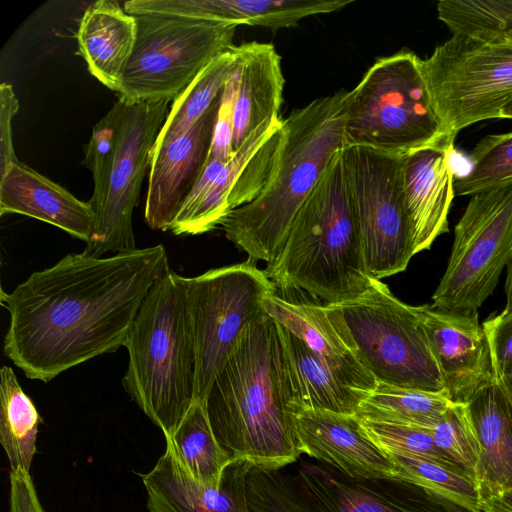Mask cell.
<instances>
[{
  "label": "cell",
  "instance_id": "cell-6",
  "mask_svg": "<svg viewBox=\"0 0 512 512\" xmlns=\"http://www.w3.org/2000/svg\"><path fill=\"white\" fill-rule=\"evenodd\" d=\"M422 71V59L401 50L378 58L348 91L343 146L404 157L439 148L454 150Z\"/></svg>",
  "mask_w": 512,
  "mask_h": 512
},
{
  "label": "cell",
  "instance_id": "cell-15",
  "mask_svg": "<svg viewBox=\"0 0 512 512\" xmlns=\"http://www.w3.org/2000/svg\"><path fill=\"white\" fill-rule=\"evenodd\" d=\"M283 119L267 121L222 163L193 215L173 234L198 235L220 226L233 210L258 197L271 175Z\"/></svg>",
  "mask_w": 512,
  "mask_h": 512
},
{
  "label": "cell",
  "instance_id": "cell-29",
  "mask_svg": "<svg viewBox=\"0 0 512 512\" xmlns=\"http://www.w3.org/2000/svg\"><path fill=\"white\" fill-rule=\"evenodd\" d=\"M0 443L12 472L30 473L41 417L10 366L0 370Z\"/></svg>",
  "mask_w": 512,
  "mask_h": 512
},
{
  "label": "cell",
  "instance_id": "cell-8",
  "mask_svg": "<svg viewBox=\"0 0 512 512\" xmlns=\"http://www.w3.org/2000/svg\"><path fill=\"white\" fill-rule=\"evenodd\" d=\"M433 106L455 140L512 102V31L453 33L422 59Z\"/></svg>",
  "mask_w": 512,
  "mask_h": 512
},
{
  "label": "cell",
  "instance_id": "cell-38",
  "mask_svg": "<svg viewBox=\"0 0 512 512\" xmlns=\"http://www.w3.org/2000/svg\"><path fill=\"white\" fill-rule=\"evenodd\" d=\"M118 117L119 103L116 102L94 126L87 145L83 163L92 172L93 191L101 189L110 169L116 149Z\"/></svg>",
  "mask_w": 512,
  "mask_h": 512
},
{
  "label": "cell",
  "instance_id": "cell-11",
  "mask_svg": "<svg viewBox=\"0 0 512 512\" xmlns=\"http://www.w3.org/2000/svg\"><path fill=\"white\" fill-rule=\"evenodd\" d=\"M185 288L196 352V400L204 402L240 334L267 315L263 302L277 289L250 259L185 277Z\"/></svg>",
  "mask_w": 512,
  "mask_h": 512
},
{
  "label": "cell",
  "instance_id": "cell-23",
  "mask_svg": "<svg viewBox=\"0 0 512 512\" xmlns=\"http://www.w3.org/2000/svg\"><path fill=\"white\" fill-rule=\"evenodd\" d=\"M10 213L46 222L86 243L94 234L89 202L19 161L0 177V215Z\"/></svg>",
  "mask_w": 512,
  "mask_h": 512
},
{
  "label": "cell",
  "instance_id": "cell-21",
  "mask_svg": "<svg viewBox=\"0 0 512 512\" xmlns=\"http://www.w3.org/2000/svg\"><path fill=\"white\" fill-rule=\"evenodd\" d=\"M450 149H423L403 157L402 193L414 253L431 247L449 231V211L455 197Z\"/></svg>",
  "mask_w": 512,
  "mask_h": 512
},
{
  "label": "cell",
  "instance_id": "cell-12",
  "mask_svg": "<svg viewBox=\"0 0 512 512\" xmlns=\"http://www.w3.org/2000/svg\"><path fill=\"white\" fill-rule=\"evenodd\" d=\"M364 260L377 280L406 270L415 255L402 193L403 157L360 146L341 148Z\"/></svg>",
  "mask_w": 512,
  "mask_h": 512
},
{
  "label": "cell",
  "instance_id": "cell-9",
  "mask_svg": "<svg viewBox=\"0 0 512 512\" xmlns=\"http://www.w3.org/2000/svg\"><path fill=\"white\" fill-rule=\"evenodd\" d=\"M333 305L377 382L447 395L420 306L402 302L377 279L356 298Z\"/></svg>",
  "mask_w": 512,
  "mask_h": 512
},
{
  "label": "cell",
  "instance_id": "cell-16",
  "mask_svg": "<svg viewBox=\"0 0 512 512\" xmlns=\"http://www.w3.org/2000/svg\"><path fill=\"white\" fill-rule=\"evenodd\" d=\"M423 324L449 399L469 403L495 384L488 339L478 311L460 313L420 306Z\"/></svg>",
  "mask_w": 512,
  "mask_h": 512
},
{
  "label": "cell",
  "instance_id": "cell-39",
  "mask_svg": "<svg viewBox=\"0 0 512 512\" xmlns=\"http://www.w3.org/2000/svg\"><path fill=\"white\" fill-rule=\"evenodd\" d=\"M18 108V99L12 85L3 82L0 85V177L10 165L18 162L12 139V120Z\"/></svg>",
  "mask_w": 512,
  "mask_h": 512
},
{
  "label": "cell",
  "instance_id": "cell-22",
  "mask_svg": "<svg viewBox=\"0 0 512 512\" xmlns=\"http://www.w3.org/2000/svg\"><path fill=\"white\" fill-rule=\"evenodd\" d=\"M275 322L279 382L288 410L355 415L364 398L346 386L302 340Z\"/></svg>",
  "mask_w": 512,
  "mask_h": 512
},
{
  "label": "cell",
  "instance_id": "cell-37",
  "mask_svg": "<svg viewBox=\"0 0 512 512\" xmlns=\"http://www.w3.org/2000/svg\"><path fill=\"white\" fill-rule=\"evenodd\" d=\"M482 326L488 339L495 384L512 407V310H502Z\"/></svg>",
  "mask_w": 512,
  "mask_h": 512
},
{
  "label": "cell",
  "instance_id": "cell-36",
  "mask_svg": "<svg viewBox=\"0 0 512 512\" xmlns=\"http://www.w3.org/2000/svg\"><path fill=\"white\" fill-rule=\"evenodd\" d=\"M359 420L365 433L383 450L412 453L462 468L437 447L425 429L392 422Z\"/></svg>",
  "mask_w": 512,
  "mask_h": 512
},
{
  "label": "cell",
  "instance_id": "cell-35",
  "mask_svg": "<svg viewBox=\"0 0 512 512\" xmlns=\"http://www.w3.org/2000/svg\"><path fill=\"white\" fill-rule=\"evenodd\" d=\"M436 9L452 34L512 31V0H440Z\"/></svg>",
  "mask_w": 512,
  "mask_h": 512
},
{
  "label": "cell",
  "instance_id": "cell-28",
  "mask_svg": "<svg viewBox=\"0 0 512 512\" xmlns=\"http://www.w3.org/2000/svg\"><path fill=\"white\" fill-rule=\"evenodd\" d=\"M166 440V448L198 483L217 486L234 458L219 444L204 402L196 400Z\"/></svg>",
  "mask_w": 512,
  "mask_h": 512
},
{
  "label": "cell",
  "instance_id": "cell-27",
  "mask_svg": "<svg viewBox=\"0 0 512 512\" xmlns=\"http://www.w3.org/2000/svg\"><path fill=\"white\" fill-rule=\"evenodd\" d=\"M467 404L481 446L475 474L480 501L512 487V411L496 384Z\"/></svg>",
  "mask_w": 512,
  "mask_h": 512
},
{
  "label": "cell",
  "instance_id": "cell-3",
  "mask_svg": "<svg viewBox=\"0 0 512 512\" xmlns=\"http://www.w3.org/2000/svg\"><path fill=\"white\" fill-rule=\"evenodd\" d=\"M348 91L317 98L283 119L264 189L222 221L225 236L248 259L267 263L282 247L300 207L343 147Z\"/></svg>",
  "mask_w": 512,
  "mask_h": 512
},
{
  "label": "cell",
  "instance_id": "cell-44",
  "mask_svg": "<svg viewBox=\"0 0 512 512\" xmlns=\"http://www.w3.org/2000/svg\"><path fill=\"white\" fill-rule=\"evenodd\" d=\"M509 405H510V404H509ZM510 408H511V411H512V407H511V406H510Z\"/></svg>",
  "mask_w": 512,
  "mask_h": 512
},
{
  "label": "cell",
  "instance_id": "cell-18",
  "mask_svg": "<svg viewBox=\"0 0 512 512\" xmlns=\"http://www.w3.org/2000/svg\"><path fill=\"white\" fill-rule=\"evenodd\" d=\"M220 96L182 135L154 148L144 218L153 230L168 231L209 157Z\"/></svg>",
  "mask_w": 512,
  "mask_h": 512
},
{
  "label": "cell",
  "instance_id": "cell-13",
  "mask_svg": "<svg viewBox=\"0 0 512 512\" xmlns=\"http://www.w3.org/2000/svg\"><path fill=\"white\" fill-rule=\"evenodd\" d=\"M512 257V185L471 196L454 229L446 270L432 296L438 310L477 312Z\"/></svg>",
  "mask_w": 512,
  "mask_h": 512
},
{
  "label": "cell",
  "instance_id": "cell-42",
  "mask_svg": "<svg viewBox=\"0 0 512 512\" xmlns=\"http://www.w3.org/2000/svg\"><path fill=\"white\" fill-rule=\"evenodd\" d=\"M505 297L506 304L503 310H512V257L506 267Z\"/></svg>",
  "mask_w": 512,
  "mask_h": 512
},
{
  "label": "cell",
  "instance_id": "cell-43",
  "mask_svg": "<svg viewBox=\"0 0 512 512\" xmlns=\"http://www.w3.org/2000/svg\"><path fill=\"white\" fill-rule=\"evenodd\" d=\"M501 119L512 120V102L503 110Z\"/></svg>",
  "mask_w": 512,
  "mask_h": 512
},
{
  "label": "cell",
  "instance_id": "cell-4",
  "mask_svg": "<svg viewBox=\"0 0 512 512\" xmlns=\"http://www.w3.org/2000/svg\"><path fill=\"white\" fill-rule=\"evenodd\" d=\"M264 272L277 292L305 291L332 305L356 298L374 281L364 260L341 149L305 199Z\"/></svg>",
  "mask_w": 512,
  "mask_h": 512
},
{
  "label": "cell",
  "instance_id": "cell-10",
  "mask_svg": "<svg viewBox=\"0 0 512 512\" xmlns=\"http://www.w3.org/2000/svg\"><path fill=\"white\" fill-rule=\"evenodd\" d=\"M137 37L119 100H174L214 58L230 49L238 25L168 15H138Z\"/></svg>",
  "mask_w": 512,
  "mask_h": 512
},
{
  "label": "cell",
  "instance_id": "cell-7",
  "mask_svg": "<svg viewBox=\"0 0 512 512\" xmlns=\"http://www.w3.org/2000/svg\"><path fill=\"white\" fill-rule=\"evenodd\" d=\"M246 492L249 512H477L411 482L351 478L311 463L294 473L251 465Z\"/></svg>",
  "mask_w": 512,
  "mask_h": 512
},
{
  "label": "cell",
  "instance_id": "cell-31",
  "mask_svg": "<svg viewBox=\"0 0 512 512\" xmlns=\"http://www.w3.org/2000/svg\"><path fill=\"white\" fill-rule=\"evenodd\" d=\"M238 60L237 46L214 58L189 86L173 100L158 134L155 148L190 129L220 96Z\"/></svg>",
  "mask_w": 512,
  "mask_h": 512
},
{
  "label": "cell",
  "instance_id": "cell-41",
  "mask_svg": "<svg viewBox=\"0 0 512 512\" xmlns=\"http://www.w3.org/2000/svg\"><path fill=\"white\" fill-rule=\"evenodd\" d=\"M482 512H512V487L480 500Z\"/></svg>",
  "mask_w": 512,
  "mask_h": 512
},
{
  "label": "cell",
  "instance_id": "cell-33",
  "mask_svg": "<svg viewBox=\"0 0 512 512\" xmlns=\"http://www.w3.org/2000/svg\"><path fill=\"white\" fill-rule=\"evenodd\" d=\"M469 171L454 182L455 196H473L512 185V131L490 134L471 151Z\"/></svg>",
  "mask_w": 512,
  "mask_h": 512
},
{
  "label": "cell",
  "instance_id": "cell-1",
  "mask_svg": "<svg viewBox=\"0 0 512 512\" xmlns=\"http://www.w3.org/2000/svg\"><path fill=\"white\" fill-rule=\"evenodd\" d=\"M161 244L93 257L70 253L32 273L11 293L3 351L32 380L62 372L124 346L154 283L169 270Z\"/></svg>",
  "mask_w": 512,
  "mask_h": 512
},
{
  "label": "cell",
  "instance_id": "cell-32",
  "mask_svg": "<svg viewBox=\"0 0 512 512\" xmlns=\"http://www.w3.org/2000/svg\"><path fill=\"white\" fill-rule=\"evenodd\" d=\"M384 451L398 466L399 480L420 485L482 512L475 478L466 470L412 453Z\"/></svg>",
  "mask_w": 512,
  "mask_h": 512
},
{
  "label": "cell",
  "instance_id": "cell-19",
  "mask_svg": "<svg viewBox=\"0 0 512 512\" xmlns=\"http://www.w3.org/2000/svg\"><path fill=\"white\" fill-rule=\"evenodd\" d=\"M292 415L303 453L351 478L399 480L398 466L365 433L356 415L327 410Z\"/></svg>",
  "mask_w": 512,
  "mask_h": 512
},
{
  "label": "cell",
  "instance_id": "cell-2",
  "mask_svg": "<svg viewBox=\"0 0 512 512\" xmlns=\"http://www.w3.org/2000/svg\"><path fill=\"white\" fill-rule=\"evenodd\" d=\"M276 322L249 324L204 400L219 444L234 458L276 470L303 453L279 382Z\"/></svg>",
  "mask_w": 512,
  "mask_h": 512
},
{
  "label": "cell",
  "instance_id": "cell-25",
  "mask_svg": "<svg viewBox=\"0 0 512 512\" xmlns=\"http://www.w3.org/2000/svg\"><path fill=\"white\" fill-rule=\"evenodd\" d=\"M353 0H149L144 11L189 19L259 26L273 31L309 16L338 11Z\"/></svg>",
  "mask_w": 512,
  "mask_h": 512
},
{
  "label": "cell",
  "instance_id": "cell-34",
  "mask_svg": "<svg viewBox=\"0 0 512 512\" xmlns=\"http://www.w3.org/2000/svg\"><path fill=\"white\" fill-rule=\"evenodd\" d=\"M428 432L444 454L475 478L481 446L468 404L454 403Z\"/></svg>",
  "mask_w": 512,
  "mask_h": 512
},
{
  "label": "cell",
  "instance_id": "cell-14",
  "mask_svg": "<svg viewBox=\"0 0 512 512\" xmlns=\"http://www.w3.org/2000/svg\"><path fill=\"white\" fill-rule=\"evenodd\" d=\"M117 102L115 154L103 186L88 201L94 213V234L83 252L93 257L136 249L132 213L168 114V100Z\"/></svg>",
  "mask_w": 512,
  "mask_h": 512
},
{
  "label": "cell",
  "instance_id": "cell-5",
  "mask_svg": "<svg viewBox=\"0 0 512 512\" xmlns=\"http://www.w3.org/2000/svg\"><path fill=\"white\" fill-rule=\"evenodd\" d=\"M124 347V390L170 438L196 401V352L185 277L167 270L151 287Z\"/></svg>",
  "mask_w": 512,
  "mask_h": 512
},
{
  "label": "cell",
  "instance_id": "cell-17",
  "mask_svg": "<svg viewBox=\"0 0 512 512\" xmlns=\"http://www.w3.org/2000/svg\"><path fill=\"white\" fill-rule=\"evenodd\" d=\"M266 313L302 340L348 387L365 398L377 381L362 362L339 309L273 293Z\"/></svg>",
  "mask_w": 512,
  "mask_h": 512
},
{
  "label": "cell",
  "instance_id": "cell-24",
  "mask_svg": "<svg viewBox=\"0 0 512 512\" xmlns=\"http://www.w3.org/2000/svg\"><path fill=\"white\" fill-rule=\"evenodd\" d=\"M233 70L235 93L232 112L234 152L264 123L281 119L284 76L281 57L271 43L237 45Z\"/></svg>",
  "mask_w": 512,
  "mask_h": 512
},
{
  "label": "cell",
  "instance_id": "cell-30",
  "mask_svg": "<svg viewBox=\"0 0 512 512\" xmlns=\"http://www.w3.org/2000/svg\"><path fill=\"white\" fill-rule=\"evenodd\" d=\"M453 404L445 393L377 382L355 415L362 420L405 424L428 431Z\"/></svg>",
  "mask_w": 512,
  "mask_h": 512
},
{
  "label": "cell",
  "instance_id": "cell-20",
  "mask_svg": "<svg viewBox=\"0 0 512 512\" xmlns=\"http://www.w3.org/2000/svg\"><path fill=\"white\" fill-rule=\"evenodd\" d=\"M251 464L234 459L219 485L191 478L166 448L155 466L142 475L150 512H249L246 476Z\"/></svg>",
  "mask_w": 512,
  "mask_h": 512
},
{
  "label": "cell",
  "instance_id": "cell-26",
  "mask_svg": "<svg viewBox=\"0 0 512 512\" xmlns=\"http://www.w3.org/2000/svg\"><path fill=\"white\" fill-rule=\"evenodd\" d=\"M137 37L136 17L117 1L99 0L84 11L77 31L78 50L89 72L119 93Z\"/></svg>",
  "mask_w": 512,
  "mask_h": 512
},
{
  "label": "cell",
  "instance_id": "cell-40",
  "mask_svg": "<svg viewBox=\"0 0 512 512\" xmlns=\"http://www.w3.org/2000/svg\"><path fill=\"white\" fill-rule=\"evenodd\" d=\"M10 512H46L37 495L32 477L26 472H10Z\"/></svg>",
  "mask_w": 512,
  "mask_h": 512
}]
</instances>
